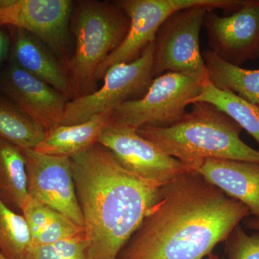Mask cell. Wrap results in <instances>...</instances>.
Here are the masks:
<instances>
[{
  "instance_id": "cell-1",
  "label": "cell",
  "mask_w": 259,
  "mask_h": 259,
  "mask_svg": "<svg viewBox=\"0 0 259 259\" xmlns=\"http://www.w3.org/2000/svg\"><path fill=\"white\" fill-rule=\"evenodd\" d=\"M250 213L191 171L162 185L117 259H203Z\"/></svg>"
},
{
  "instance_id": "cell-2",
  "label": "cell",
  "mask_w": 259,
  "mask_h": 259,
  "mask_svg": "<svg viewBox=\"0 0 259 259\" xmlns=\"http://www.w3.org/2000/svg\"><path fill=\"white\" fill-rule=\"evenodd\" d=\"M87 259H117L156 202L161 184L127 171L102 145L71 157Z\"/></svg>"
},
{
  "instance_id": "cell-3",
  "label": "cell",
  "mask_w": 259,
  "mask_h": 259,
  "mask_svg": "<svg viewBox=\"0 0 259 259\" xmlns=\"http://www.w3.org/2000/svg\"><path fill=\"white\" fill-rule=\"evenodd\" d=\"M243 131L231 117L210 104L195 102L192 110L169 127L145 125L138 129L144 139L197 171L207 158L259 164V151L241 139Z\"/></svg>"
},
{
  "instance_id": "cell-4",
  "label": "cell",
  "mask_w": 259,
  "mask_h": 259,
  "mask_svg": "<svg viewBox=\"0 0 259 259\" xmlns=\"http://www.w3.org/2000/svg\"><path fill=\"white\" fill-rule=\"evenodd\" d=\"M76 9L74 51L66 66L74 99L97 90V69L122 44L130 26L128 16L115 2L81 1Z\"/></svg>"
},
{
  "instance_id": "cell-5",
  "label": "cell",
  "mask_w": 259,
  "mask_h": 259,
  "mask_svg": "<svg viewBox=\"0 0 259 259\" xmlns=\"http://www.w3.org/2000/svg\"><path fill=\"white\" fill-rule=\"evenodd\" d=\"M115 3L128 16V31L122 44L97 69V83L112 66L131 62L142 55L154 40L162 24L176 12L202 6L232 13L243 6L244 0H119Z\"/></svg>"
},
{
  "instance_id": "cell-6",
  "label": "cell",
  "mask_w": 259,
  "mask_h": 259,
  "mask_svg": "<svg viewBox=\"0 0 259 259\" xmlns=\"http://www.w3.org/2000/svg\"><path fill=\"white\" fill-rule=\"evenodd\" d=\"M202 86V83L185 75L171 72L160 75L153 79L144 96L113 110L110 124L137 131L145 125H175L200 94Z\"/></svg>"
},
{
  "instance_id": "cell-7",
  "label": "cell",
  "mask_w": 259,
  "mask_h": 259,
  "mask_svg": "<svg viewBox=\"0 0 259 259\" xmlns=\"http://www.w3.org/2000/svg\"><path fill=\"white\" fill-rule=\"evenodd\" d=\"M208 8L192 7L172 14L155 36L153 76L185 75L203 83L208 80L199 48V35Z\"/></svg>"
},
{
  "instance_id": "cell-8",
  "label": "cell",
  "mask_w": 259,
  "mask_h": 259,
  "mask_svg": "<svg viewBox=\"0 0 259 259\" xmlns=\"http://www.w3.org/2000/svg\"><path fill=\"white\" fill-rule=\"evenodd\" d=\"M153 41L136 60L115 65L104 76L102 88L70 100L60 125H76L115 110L144 96L154 79Z\"/></svg>"
},
{
  "instance_id": "cell-9",
  "label": "cell",
  "mask_w": 259,
  "mask_h": 259,
  "mask_svg": "<svg viewBox=\"0 0 259 259\" xmlns=\"http://www.w3.org/2000/svg\"><path fill=\"white\" fill-rule=\"evenodd\" d=\"M72 12L73 2L70 0H0V25L30 32L66 67L71 56Z\"/></svg>"
},
{
  "instance_id": "cell-10",
  "label": "cell",
  "mask_w": 259,
  "mask_h": 259,
  "mask_svg": "<svg viewBox=\"0 0 259 259\" xmlns=\"http://www.w3.org/2000/svg\"><path fill=\"white\" fill-rule=\"evenodd\" d=\"M98 143L106 147L127 171L161 185L195 171L131 127L110 124Z\"/></svg>"
},
{
  "instance_id": "cell-11",
  "label": "cell",
  "mask_w": 259,
  "mask_h": 259,
  "mask_svg": "<svg viewBox=\"0 0 259 259\" xmlns=\"http://www.w3.org/2000/svg\"><path fill=\"white\" fill-rule=\"evenodd\" d=\"M26 161L29 197L64 214L83 228L71 158L22 148Z\"/></svg>"
},
{
  "instance_id": "cell-12",
  "label": "cell",
  "mask_w": 259,
  "mask_h": 259,
  "mask_svg": "<svg viewBox=\"0 0 259 259\" xmlns=\"http://www.w3.org/2000/svg\"><path fill=\"white\" fill-rule=\"evenodd\" d=\"M203 27L209 50L226 62L241 66L259 57V0H245L226 16L209 10Z\"/></svg>"
},
{
  "instance_id": "cell-13",
  "label": "cell",
  "mask_w": 259,
  "mask_h": 259,
  "mask_svg": "<svg viewBox=\"0 0 259 259\" xmlns=\"http://www.w3.org/2000/svg\"><path fill=\"white\" fill-rule=\"evenodd\" d=\"M0 93L46 131L60 125L70 101L49 83L10 61L0 69Z\"/></svg>"
},
{
  "instance_id": "cell-14",
  "label": "cell",
  "mask_w": 259,
  "mask_h": 259,
  "mask_svg": "<svg viewBox=\"0 0 259 259\" xmlns=\"http://www.w3.org/2000/svg\"><path fill=\"white\" fill-rule=\"evenodd\" d=\"M11 35L9 61L74 99L66 67L46 44L23 29L8 27Z\"/></svg>"
},
{
  "instance_id": "cell-15",
  "label": "cell",
  "mask_w": 259,
  "mask_h": 259,
  "mask_svg": "<svg viewBox=\"0 0 259 259\" xmlns=\"http://www.w3.org/2000/svg\"><path fill=\"white\" fill-rule=\"evenodd\" d=\"M197 172L227 195L239 201L259 218V164L207 158Z\"/></svg>"
},
{
  "instance_id": "cell-16",
  "label": "cell",
  "mask_w": 259,
  "mask_h": 259,
  "mask_svg": "<svg viewBox=\"0 0 259 259\" xmlns=\"http://www.w3.org/2000/svg\"><path fill=\"white\" fill-rule=\"evenodd\" d=\"M112 112L76 125H59L46 133L36 147L37 152L51 156L72 157L98 143L104 130L111 122Z\"/></svg>"
},
{
  "instance_id": "cell-17",
  "label": "cell",
  "mask_w": 259,
  "mask_h": 259,
  "mask_svg": "<svg viewBox=\"0 0 259 259\" xmlns=\"http://www.w3.org/2000/svg\"><path fill=\"white\" fill-rule=\"evenodd\" d=\"M21 213L28 223L32 245L51 244L85 235L83 227L30 197Z\"/></svg>"
},
{
  "instance_id": "cell-18",
  "label": "cell",
  "mask_w": 259,
  "mask_h": 259,
  "mask_svg": "<svg viewBox=\"0 0 259 259\" xmlns=\"http://www.w3.org/2000/svg\"><path fill=\"white\" fill-rule=\"evenodd\" d=\"M0 198L18 213L22 212L29 199L26 161L23 150L1 138Z\"/></svg>"
},
{
  "instance_id": "cell-19",
  "label": "cell",
  "mask_w": 259,
  "mask_h": 259,
  "mask_svg": "<svg viewBox=\"0 0 259 259\" xmlns=\"http://www.w3.org/2000/svg\"><path fill=\"white\" fill-rule=\"evenodd\" d=\"M202 57L208 80L214 87L259 106V69H245L230 64L209 49L202 52Z\"/></svg>"
},
{
  "instance_id": "cell-20",
  "label": "cell",
  "mask_w": 259,
  "mask_h": 259,
  "mask_svg": "<svg viewBox=\"0 0 259 259\" xmlns=\"http://www.w3.org/2000/svg\"><path fill=\"white\" fill-rule=\"evenodd\" d=\"M195 102L210 104L234 120L259 145V106L228 90H220L209 80L202 83ZM192 103V104H193Z\"/></svg>"
},
{
  "instance_id": "cell-21",
  "label": "cell",
  "mask_w": 259,
  "mask_h": 259,
  "mask_svg": "<svg viewBox=\"0 0 259 259\" xmlns=\"http://www.w3.org/2000/svg\"><path fill=\"white\" fill-rule=\"evenodd\" d=\"M45 131L8 97L0 93V138L20 148L34 149L44 139Z\"/></svg>"
},
{
  "instance_id": "cell-22",
  "label": "cell",
  "mask_w": 259,
  "mask_h": 259,
  "mask_svg": "<svg viewBox=\"0 0 259 259\" xmlns=\"http://www.w3.org/2000/svg\"><path fill=\"white\" fill-rule=\"evenodd\" d=\"M32 246L25 217L10 209L0 198V253L6 259H25Z\"/></svg>"
},
{
  "instance_id": "cell-23",
  "label": "cell",
  "mask_w": 259,
  "mask_h": 259,
  "mask_svg": "<svg viewBox=\"0 0 259 259\" xmlns=\"http://www.w3.org/2000/svg\"><path fill=\"white\" fill-rule=\"evenodd\" d=\"M85 236L46 245H32L26 259H87Z\"/></svg>"
},
{
  "instance_id": "cell-24",
  "label": "cell",
  "mask_w": 259,
  "mask_h": 259,
  "mask_svg": "<svg viewBox=\"0 0 259 259\" xmlns=\"http://www.w3.org/2000/svg\"><path fill=\"white\" fill-rule=\"evenodd\" d=\"M226 245L228 259H259V233L248 234L241 224L233 228Z\"/></svg>"
},
{
  "instance_id": "cell-25",
  "label": "cell",
  "mask_w": 259,
  "mask_h": 259,
  "mask_svg": "<svg viewBox=\"0 0 259 259\" xmlns=\"http://www.w3.org/2000/svg\"><path fill=\"white\" fill-rule=\"evenodd\" d=\"M11 49V35L8 27L0 25V69L8 64Z\"/></svg>"
},
{
  "instance_id": "cell-26",
  "label": "cell",
  "mask_w": 259,
  "mask_h": 259,
  "mask_svg": "<svg viewBox=\"0 0 259 259\" xmlns=\"http://www.w3.org/2000/svg\"><path fill=\"white\" fill-rule=\"evenodd\" d=\"M244 225L248 229L259 233V218L248 217L245 218Z\"/></svg>"
},
{
  "instance_id": "cell-27",
  "label": "cell",
  "mask_w": 259,
  "mask_h": 259,
  "mask_svg": "<svg viewBox=\"0 0 259 259\" xmlns=\"http://www.w3.org/2000/svg\"><path fill=\"white\" fill-rule=\"evenodd\" d=\"M207 259H220L219 258V257L216 254H214V253H210V254H209L208 255V256H207Z\"/></svg>"
},
{
  "instance_id": "cell-28",
  "label": "cell",
  "mask_w": 259,
  "mask_h": 259,
  "mask_svg": "<svg viewBox=\"0 0 259 259\" xmlns=\"http://www.w3.org/2000/svg\"><path fill=\"white\" fill-rule=\"evenodd\" d=\"M0 259H6L3 255L1 254V253H0Z\"/></svg>"
}]
</instances>
